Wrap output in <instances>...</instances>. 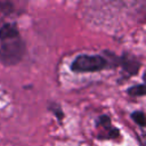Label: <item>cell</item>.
Wrapping results in <instances>:
<instances>
[{"instance_id":"277c9868","label":"cell","mask_w":146,"mask_h":146,"mask_svg":"<svg viewBox=\"0 0 146 146\" xmlns=\"http://www.w3.org/2000/svg\"><path fill=\"white\" fill-rule=\"evenodd\" d=\"M11 9H13L11 3L7 1H0V21L3 19V17L7 16L11 11Z\"/></svg>"},{"instance_id":"6da1fadb","label":"cell","mask_w":146,"mask_h":146,"mask_svg":"<svg viewBox=\"0 0 146 146\" xmlns=\"http://www.w3.org/2000/svg\"><path fill=\"white\" fill-rule=\"evenodd\" d=\"M25 54V44L18 29L13 23L0 27V60L6 65L17 64Z\"/></svg>"},{"instance_id":"8992f818","label":"cell","mask_w":146,"mask_h":146,"mask_svg":"<svg viewBox=\"0 0 146 146\" xmlns=\"http://www.w3.org/2000/svg\"><path fill=\"white\" fill-rule=\"evenodd\" d=\"M132 119H133V121L135 122H137L140 127H144L145 125V116H144V113L143 112H139V111H137V112H135V113H132Z\"/></svg>"},{"instance_id":"5b68a950","label":"cell","mask_w":146,"mask_h":146,"mask_svg":"<svg viewBox=\"0 0 146 146\" xmlns=\"http://www.w3.org/2000/svg\"><path fill=\"white\" fill-rule=\"evenodd\" d=\"M128 92L132 96H143L145 94V88L144 84H138V86H133L130 89H128Z\"/></svg>"},{"instance_id":"7a4b0ae2","label":"cell","mask_w":146,"mask_h":146,"mask_svg":"<svg viewBox=\"0 0 146 146\" xmlns=\"http://www.w3.org/2000/svg\"><path fill=\"white\" fill-rule=\"evenodd\" d=\"M107 66V60L100 55H79L71 65V70L74 72H97L104 70Z\"/></svg>"},{"instance_id":"3957f363","label":"cell","mask_w":146,"mask_h":146,"mask_svg":"<svg viewBox=\"0 0 146 146\" xmlns=\"http://www.w3.org/2000/svg\"><path fill=\"white\" fill-rule=\"evenodd\" d=\"M123 66H124V68H125L127 71H129V72H131V73L135 74V73L138 71V68H139V63L136 62V60H131V59H129L128 57H124Z\"/></svg>"}]
</instances>
